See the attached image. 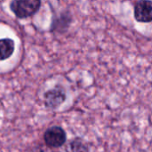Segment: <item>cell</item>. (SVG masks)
<instances>
[{
    "instance_id": "obj_1",
    "label": "cell",
    "mask_w": 152,
    "mask_h": 152,
    "mask_svg": "<svg viewBox=\"0 0 152 152\" xmlns=\"http://www.w3.org/2000/svg\"><path fill=\"white\" fill-rule=\"evenodd\" d=\"M41 7V0H12L10 9L19 19H27L36 14Z\"/></svg>"
},
{
    "instance_id": "obj_6",
    "label": "cell",
    "mask_w": 152,
    "mask_h": 152,
    "mask_svg": "<svg viewBox=\"0 0 152 152\" xmlns=\"http://www.w3.org/2000/svg\"><path fill=\"white\" fill-rule=\"evenodd\" d=\"M15 48L14 41L11 38H1L0 39V61H4L10 58Z\"/></svg>"
},
{
    "instance_id": "obj_4",
    "label": "cell",
    "mask_w": 152,
    "mask_h": 152,
    "mask_svg": "<svg viewBox=\"0 0 152 152\" xmlns=\"http://www.w3.org/2000/svg\"><path fill=\"white\" fill-rule=\"evenodd\" d=\"M134 16L137 22H152V0H139L134 4Z\"/></svg>"
},
{
    "instance_id": "obj_7",
    "label": "cell",
    "mask_w": 152,
    "mask_h": 152,
    "mask_svg": "<svg viewBox=\"0 0 152 152\" xmlns=\"http://www.w3.org/2000/svg\"><path fill=\"white\" fill-rule=\"evenodd\" d=\"M67 152H89V148L82 139L76 138L69 143Z\"/></svg>"
},
{
    "instance_id": "obj_5",
    "label": "cell",
    "mask_w": 152,
    "mask_h": 152,
    "mask_svg": "<svg viewBox=\"0 0 152 152\" xmlns=\"http://www.w3.org/2000/svg\"><path fill=\"white\" fill-rule=\"evenodd\" d=\"M72 22V15L69 12L64 11L53 17L50 26V31L63 34L65 33Z\"/></svg>"
},
{
    "instance_id": "obj_2",
    "label": "cell",
    "mask_w": 152,
    "mask_h": 152,
    "mask_svg": "<svg viewBox=\"0 0 152 152\" xmlns=\"http://www.w3.org/2000/svg\"><path fill=\"white\" fill-rule=\"evenodd\" d=\"M66 132L58 126L48 128L44 134V142L50 149L61 148L66 142Z\"/></svg>"
},
{
    "instance_id": "obj_3",
    "label": "cell",
    "mask_w": 152,
    "mask_h": 152,
    "mask_svg": "<svg viewBox=\"0 0 152 152\" xmlns=\"http://www.w3.org/2000/svg\"><path fill=\"white\" fill-rule=\"evenodd\" d=\"M66 92L61 86H56L53 89L46 91L44 94V102L50 110L58 109L66 101Z\"/></svg>"
}]
</instances>
